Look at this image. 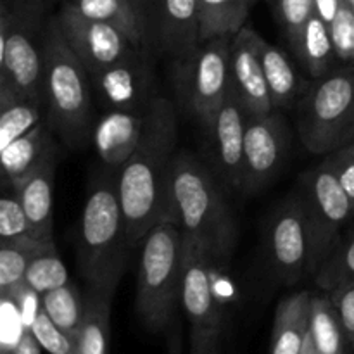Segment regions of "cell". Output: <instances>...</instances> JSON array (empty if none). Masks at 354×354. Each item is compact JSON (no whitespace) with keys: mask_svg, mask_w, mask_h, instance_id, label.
I'll return each mask as SVG.
<instances>
[{"mask_svg":"<svg viewBox=\"0 0 354 354\" xmlns=\"http://www.w3.org/2000/svg\"><path fill=\"white\" fill-rule=\"evenodd\" d=\"M178 118L171 100L158 95L149 106L144 137L116 171L120 206L130 248L149 232L169 223V185L176 156Z\"/></svg>","mask_w":354,"mask_h":354,"instance_id":"1","label":"cell"},{"mask_svg":"<svg viewBox=\"0 0 354 354\" xmlns=\"http://www.w3.org/2000/svg\"><path fill=\"white\" fill-rule=\"evenodd\" d=\"M169 223L216 263H228L237 244V220L225 185L209 165L190 152L178 151L173 161Z\"/></svg>","mask_w":354,"mask_h":354,"instance_id":"2","label":"cell"},{"mask_svg":"<svg viewBox=\"0 0 354 354\" xmlns=\"http://www.w3.org/2000/svg\"><path fill=\"white\" fill-rule=\"evenodd\" d=\"M44 92L47 124L69 149L92 142L93 92L90 75L59 24L57 14L48 17L44 41Z\"/></svg>","mask_w":354,"mask_h":354,"instance_id":"3","label":"cell"},{"mask_svg":"<svg viewBox=\"0 0 354 354\" xmlns=\"http://www.w3.org/2000/svg\"><path fill=\"white\" fill-rule=\"evenodd\" d=\"M128 235L114 175L90 187L78 232V268L90 290L114 296L127 261Z\"/></svg>","mask_w":354,"mask_h":354,"instance_id":"4","label":"cell"},{"mask_svg":"<svg viewBox=\"0 0 354 354\" xmlns=\"http://www.w3.org/2000/svg\"><path fill=\"white\" fill-rule=\"evenodd\" d=\"M47 9V0L0 2V104L23 99L44 102Z\"/></svg>","mask_w":354,"mask_h":354,"instance_id":"5","label":"cell"},{"mask_svg":"<svg viewBox=\"0 0 354 354\" xmlns=\"http://www.w3.org/2000/svg\"><path fill=\"white\" fill-rule=\"evenodd\" d=\"M185 249V235L175 223L158 225L140 241L135 308L149 332H161L173 324Z\"/></svg>","mask_w":354,"mask_h":354,"instance_id":"6","label":"cell"},{"mask_svg":"<svg viewBox=\"0 0 354 354\" xmlns=\"http://www.w3.org/2000/svg\"><path fill=\"white\" fill-rule=\"evenodd\" d=\"M297 133L311 154L327 156L354 142V62L315 78L297 100Z\"/></svg>","mask_w":354,"mask_h":354,"instance_id":"7","label":"cell"},{"mask_svg":"<svg viewBox=\"0 0 354 354\" xmlns=\"http://www.w3.org/2000/svg\"><path fill=\"white\" fill-rule=\"evenodd\" d=\"M234 37L203 40L171 61L173 85L190 116L206 127L230 92V48Z\"/></svg>","mask_w":354,"mask_h":354,"instance_id":"8","label":"cell"},{"mask_svg":"<svg viewBox=\"0 0 354 354\" xmlns=\"http://www.w3.org/2000/svg\"><path fill=\"white\" fill-rule=\"evenodd\" d=\"M266 256L273 277L287 286L318 270L313 228L301 194L287 197L266 228Z\"/></svg>","mask_w":354,"mask_h":354,"instance_id":"9","label":"cell"},{"mask_svg":"<svg viewBox=\"0 0 354 354\" xmlns=\"http://www.w3.org/2000/svg\"><path fill=\"white\" fill-rule=\"evenodd\" d=\"M301 182L299 194L313 228L320 266L341 239L342 227L354 216V207L337 176L324 161L304 173Z\"/></svg>","mask_w":354,"mask_h":354,"instance_id":"10","label":"cell"},{"mask_svg":"<svg viewBox=\"0 0 354 354\" xmlns=\"http://www.w3.org/2000/svg\"><path fill=\"white\" fill-rule=\"evenodd\" d=\"M290 152V131L277 113L249 116L245 123L244 166L241 192L256 194L268 187L286 166Z\"/></svg>","mask_w":354,"mask_h":354,"instance_id":"11","label":"cell"},{"mask_svg":"<svg viewBox=\"0 0 354 354\" xmlns=\"http://www.w3.org/2000/svg\"><path fill=\"white\" fill-rule=\"evenodd\" d=\"M57 17L69 47L85 66L88 75L111 68L142 52L118 28L88 19L75 12L68 3H62Z\"/></svg>","mask_w":354,"mask_h":354,"instance_id":"12","label":"cell"},{"mask_svg":"<svg viewBox=\"0 0 354 354\" xmlns=\"http://www.w3.org/2000/svg\"><path fill=\"white\" fill-rule=\"evenodd\" d=\"M248 113L235 92H228L218 113L204 127L207 138V165L225 189L241 190Z\"/></svg>","mask_w":354,"mask_h":354,"instance_id":"13","label":"cell"},{"mask_svg":"<svg viewBox=\"0 0 354 354\" xmlns=\"http://www.w3.org/2000/svg\"><path fill=\"white\" fill-rule=\"evenodd\" d=\"M147 50L171 61L189 54L201 41L199 0H154L144 19Z\"/></svg>","mask_w":354,"mask_h":354,"instance_id":"14","label":"cell"},{"mask_svg":"<svg viewBox=\"0 0 354 354\" xmlns=\"http://www.w3.org/2000/svg\"><path fill=\"white\" fill-rule=\"evenodd\" d=\"M211 263L213 259L203 249L187 242L180 304L190 322V339L221 337V310L214 294Z\"/></svg>","mask_w":354,"mask_h":354,"instance_id":"15","label":"cell"},{"mask_svg":"<svg viewBox=\"0 0 354 354\" xmlns=\"http://www.w3.org/2000/svg\"><path fill=\"white\" fill-rule=\"evenodd\" d=\"M92 92L104 111L145 109L158 95H152L151 66L147 52H138L111 68L90 75Z\"/></svg>","mask_w":354,"mask_h":354,"instance_id":"16","label":"cell"},{"mask_svg":"<svg viewBox=\"0 0 354 354\" xmlns=\"http://www.w3.org/2000/svg\"><path fill=\"white\" fill-rule=\"evenodd\" d=\"M261 35L245 24L232 38L230 86L249 116H265L275 111L259 55Z\"/></svg>","mask_w":354,"mask_h":354,"instance_id":"17","label":"cell"},{"mask_svg":"<svg viewBox=\"0 0 354 354\" xmlns=\"http://www.w3.org/2000/svg\"><path fill=\"white\" fill-rule=\"evenodd\" d=\"M149 107L145 109L104 111L92 128V144L100 161L120 169L130 159L144 137Z\"/></svg>","mask_w":354,"mask_h":354,"instance_id":"18","label":"cell"},{"mask_svg":"<svg viewBox=\"0 0 354 354\" xmlns=\"http://www.w3.org/2000/svg\"><path fill=\"white\" fill-rule=\"evenodd\" d=\"M55 168L57 154H52L26 178L12 185L30 218L35 235L41 241H54Z\"/></svg>","mask_w":354,"mask_h":354,"instance_id":"19","label":"cell"},{"mask_svg":"<svg viewBox=\"0 0 354 354\" xmlns=\"http://www.w3.org/2000/svg\"><path fill=\"white\" fill-rule=\"evenodd\" d=\"M54 137V131L45 121L33 131L16 138L12 144L3 147L0 151L3 185H16L33 169H37L48 156L57 154Z\"/></svg>","mask_w":354,"mask_h":354,"instance_id":"20","label":"cell"},{"mask_svg":"<svg viewBox=\"0 0 354 354\" xmlns=\"http://www.w3.org/2000/svg\"><path fill=\"white\" fill-rule=\"evenodd\" d=\"M313 294L299 290L280 301L275 311L272 354H301L310 335Z\"/></svg>","mask_w":354,"mask_h":354,"instance_id":"21","label":"cell"},{"mask_svg":"<svg viewBox=\"0 0 354 354\" xmlns=\"http://www.w3.org/2000/svg\"><path fill=\"white\" fill-rule=\"evenodd\" d=\"M259 55H261L273 107L277 109V107H289L296 104L306 86L303 85L296 66L290 62L286 52L261 37L259 38Z\"/></svg>","mask_w":354,"mask_h":354,"instance_id":"22","label":"cell"},{"mask_svg":"<svg viewBox=\"0 0 354 354\" xmlns=\"http://www.w3.org/2000/svg\"><path fill=\"white\" fill-rule=\"evenodd\" d=\"M75 12L118 28L142 52L147 50L144 24L130 0H66Z\"/></svg>","mask_w":354,"mask_h":354,"instance_id":"23","label":"cell"},{"mask_svg":"<svg viewBox=\"0 0 354 354\" xmlns=\"http://www.w3.org/2000/svg\"><path fill=\"white\" fill-rule=\"evenodd\" d=\"M310 339L318 354H354L328 292L311 299Z\"/></svg>","mask_w":354,"mask_h":354,"instance_id":"24","label":"cell"},{"mask_svg":"<svg viewBox=\"0 0 354 354\" xmlns=\"http://www.w3.org/2000/svg\"><path fill=\"white\" fill-rule=\"evenodd\" d=\"M54 242L40 239L0 242V296H14L24 286L31 261Z\"/></svg>","mask_w":354,"mask_h":354,"instance_id":"25","label":"cell"},{"mask_svg":"<svg viewBox=\"0 0 354 354\" xmlns=\"http://www.w3.org/2000/svg\"><path fill=\"white\" fill-rule=\"evenodd\" d=\"M294 54L303 62L313 80L322 78L337 66L330 28L317 12L308 21Z\"/></svg>","mask_w":354,"mask_h":354,"instance_id":"26","label":"cell"},{"mask_svg":"<svg viewBox=\"0 0 354 354\" xmlns=\"http://www.w3.org/2000/svg\"><path fill=\"white\" fill-rule=\"evenodd\" d=\"M252 0H199L201 41L216 37H234L249 16Z\"/></svg>","mask_w":354,"mask_h":354,"instance_id":"27","label":"cell"},{"mask_svg":"<svg viewBox=\"0 0 354 354\" xmlns=\"http://www.w3.org/2000/svg\"><path fill=\"white\" fill-rule=\"evenodd\" d=\"M111 301L113 297L88 290L85 322L76 337V354L109 353Z\"/></svg>","mask_w":354,"mask_h":354,"instance_id":"28","label":"cell"},{"mask_svg":"<svg viewBox=\"0 0 354 354\" xmlns=\"http://www.w3.org/2000/svg\"><path fill=\"white\" fill-rule=\"evenodd\" d=\"M41 308L52 322L76 342L86 315V296H80L71 282L41 296Z\"/></svg>","mask_w":354,"mask_h":354,"instance_id":"29","label":"cell"},{"mask_svg":"<svg viewBox=\"0 0 354 354\" xmlns=\"http://www.w3.org/2000/svg\"><path fill=\"white\" fill-rule=\"evenodd\" d=\"M45 121V104L40 100L23 99L0 104V151Z\"/></svg>","mask_w":354,"mask_h":354,"instance_id":"30","label":"cell"},{"mask_svg":"<svg viewBox=\"0 0 354 354\" xmlns=\"http://www.w3.org/2000/svg\"><path fill=\"white\" fill-rule=\"evenodd\" d=\"M315 282L324 292L354 283V230L341 235L337 244L315 272Z\"/></svg>","mask_w":354,"mask_h":354,"instance_id":"31","label":"cell"},{"mask_svg":"<svg viewBox=\"0 0 354 354\" xmlns=\"http://www.w3.org/2000/svg\"><path fill=\"white\" fill-rule=\"evenodd\" d=\"M66 283H69L68 270H66L54 242L31 261L26 279H24V286L44 296L48 290H54Z\"/></svg>","mask_w":354,"mask_h":354,"instance_id":"32","label":"cell"},{"mask_svg":"<svg viewBox=\"0 0 354 354\" xmlns=\"http://www.w3.org/2000/svg\"><path fill=\"white\" fill-rule=\"evenodd\" d=\"M38 239L30 223L23 203L12 185H3L0 197V242ZM41 241V239H40Z\"/></svg>","mask_w":354,"mask_h":354,"instance_id":"33","label":"cell"},{"mask_svg":"<svg viewBox=\"0 0 354 354\" xmlns=\"http://www.w3.org/2000/svg\"><path fill=\"white\" fill-rule=\"evenodd\" d=\"M28 332L19 303L14 296H0V354H14Z\"/></svg>","mask_w":354,"mask_h":354,"instance_id":"34","label":"cell"},{"mask_svg":"<svg viewBox=\"0 0 354 354\" xmlns=\"http://www.w3.org/2000/svg\"><path fill=\"white\" fill-rule=\"evenodd\" d=\"M277 9H279V19L282 23L283 33L292 52H296L304 28L315 14V0H277Z\"/></svg>","mask_w":354,"mask_h":354,"instance_id":"35","label":"cell"},{"mask_svg":"<svg viewBox=\"0 0 354 354\" xmlns=\"http://www.w3.org/2000/svg\"><path fill=\"white\" fill-rule=\"evenodd\" d=\"M337 64L354 62V7L348 0H342L330 26Z\"/></svg>","mask_w":354,"mask_h":354,"instance_id":"36","label":"cell"},{"mask_svg":"<svg viewBox=\"0 0 354 354\" xmlns=\"http://www.w3.org/2000/svg\"><path fill=\"white\" fill-rule=\"evenodd\" d=\"M31 334L48 354H76V342L64 334L54 322L48 318L44 308L38 311L37 318L30 327Z\"/></svg>","mask_w":354,"mask_h":354,"instance_id":"37","label":"cell"},{"mask_svg":"<svg viewBox=\"0 0 354 354\" xmlns=\"http://www.w3.org/2000/svg\"><path fill=\"white\" fill-rule=\"evenodd\" d=\"M324 162L337 176L354 207V142L325 156Z\"/></svg>","mask_w":354,"mask_h":354,"instance_id":"38","label":"cell"},{"mask_svg":"<svg viewBox=\"0 0 354 354\" xmlns=\"http://www.w3.org/2000/svg\"><path fill=\"white\" fill-rule=\"evenodd\" d=\"M330 299L334 303L335 310H337L341 324L344 327L346 335L349 339L353 353H354V283H348L339 289L332 290Z\"/></svg>","mask_w":354,"mask_h":354,"instance_id":"39","label":"cell"},{"mask_svg":"<svg viewBox=\"0 0 354 354\" xmlns=\"http://www.w3.org/2000/svg\"><path fill=\"white\" fill-rule=\"evenodd\" d=\"M221 337L190 339V354H220Z\"/></svg>","mask_w":354,"mask_h":354,"instance_id":"40","label":"cell"},{"mask_svg":"<svg viewBox=\"0 0 354 354\" xmlns=\"http://www.w3.org/2000/svg\"><path fill=\"white\" fill-rule=\"evenodd\" d=\"M342 0H315V12L330 26L334 17L337 16V10L341 7Z\"/></svg>","mask_w":354,"mask_h":354,"instance_id":"41","label":"cell"},{"mask_svg":"<svg viewBox=\"0 0 354 354\" xmlns=\"http://www.w3.org/2000/svg\"><path fill=\"white\" fill-rule=\"evenodd\" d=\"M40 351L41 346L38 344V341L35 339V335L31 334V330H28L26 334H24L23 341H21L19 348L16 349L14 354H40Z\"/></svg>","mask_w":354,"mask_h":354,"instance_id":"42","label":"cell"},{"mask_svg":"<svg viewBox=\"0 0 354 354\" xmlns=\"http://www.w3.org/2000/svg\"><path fill=\"white\" fill-rule=\"evenodd\" d=\"M168 354H182V334H180L176 324H171V332H169L168 339Z\"/></svg>","mask_w":354,"mask_h":354,"instance_id":"43","label":"cell"},{"mask_svg":"<svg viewBox=\"0 0 354 354\" xmlns=\"http://www.w3.org/2000/svg\"><path fill=\"white\" fill-rule=\"evenodd\" d=\"M130 2H131V6L135 7V10L138 12V16H140L142 24H144L145 16H147L149 9H151V6L154 3V0H130Z\"/></svg>","mask_w":354,"mask_h":354,"instance_id":"44","label":"cell"},{"mask_svg":"<svg viewBox=\"0 0 354 354\" xmlns=\"http://www.w3.org/2000/svg\"><path fill=\"white\" fill-rule=\"evenodd\" d=\"M301 354H318L317 351H315L313 344H311V339H310V335H308V339H306V344H304V348H303V351H301Z\"/></svg>","mask_w":354,"mask_h":354,"instance_id":"45","label":"cell"},{"mask_svg":"<svg viewBox=\"0 0 354 354\" xmlns=\"http://www.w3.org/2000/svg\"><path fill=\"white\" fill-rule=\"evenodd\" d=\"M348 2H349V3H351V6L354 7V0H348Z\"/></svg>","mask_w":354,"mask_h":354,"instance_id":"46","label":"cell"},{"mask_svg":"<svg viewBox=\"0 0 354 354\" xmlns=\"http://www.w3.org/2000/svg\"><path fill=\"white\" fill-rule=\"evenodd\" d=\"M254 2H258V0H252V3H254Z\"/></svg>","mask_w":354,"mask_h":354,"instance_id":"47","label":"cell"},{"mask_svg":"<svg viewBox=\"0 0 354 354\" xmlns=\"http://www.w3.org/2000/svg\"><path fill=\"white\" fill-rule=\"evenodd\" d=\"M0 2H7V0H0Z\"/></svg>","mask_w":354,"mask_h":354,"instance_id":"48","label":"cell"}]
</instances>
